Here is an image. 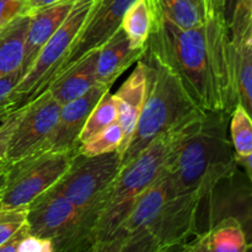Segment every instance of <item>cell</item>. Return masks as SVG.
Segmentation results:
<instances>
[{
  "label": "cell",
  "instance_id": "cell-9",
  "mask_svg": "<svg viewBox=\"0 0 252 252\" xmlns=\"http://www.w3.org/2000/svg\"><path fill=\"white\" fill-rule=\"evenodd\" d=\"M79 154V147L63 152L29 155L9 165H1L5 176L1 208L29 206L37 196L52 189L64 176Z\"/></svg>",
  "mask_w": 252,
  "mask_h": 252
},
{
  "label": "cell",
  "instance_id": "cell-36",
  "mask_svg": "<svg viewBox=\"0 0 252 252\" xmlns=\"http://www.w3.org/2000/svg\"><path fill=\"white\" fill-rule=\"evenodd\" d=\"M24 1H25V4H26V2H27V1H29V0H24Z\"/></svg>",
  "mask_w": 252,
  "mask_h": 252
},
{
  "label": "cell",
  "instance_id": "cell-15",
  "mask_svg": "<svg viewBox=\"0 0 252 252\" xmlns=\"http://www.w3.org/2000/svg\"><path fill=\"white\" fill-rule=\"evenodd\" d=\"M145 90H147L145 66L143 62L138 61L134 70L126 79L117 93L113 95L118 107L117 122L123 132L122 145L118 150L121 157L129 147L130 140H132L135 128H137L143 105H144Z\"/></svg>",
  "mask_w": 252,
  "mask_h": 252
},
{
  "label": "cell",
  "instance_id": "cell-18",
  "mask_svg": "<svg viewBox=\"0 0 252 252\" xmlns=\"http://www.w3.org/2000/svg\"><path fill=\"white\" fill-rule=\"evenodd\" d=\"M251 249L243 224L235 217H225L199 233L181 248L189 252H246Z\"/></svg>",
  "mask_w": 252,
  "mask_h": 252
},
{
  "label": "cell",
  "instance_id": "cell-19",
  "mask_svg": "<svg viewBox=\"0 0 252 252\" xmlns=\"http://www.w3.org/2000/svg\"><path fill=\"white\" fill-rule=\"evenodd\" d=\"M97 53L98 49L89 53L85 58L66 69L49 84L47 90L62 105L81 97L96 85Z\"/></svg>",
  "mask_w": 252,
  "mask_h": 252
},
{
  "label": "cell",
  "instance_id": "cell-12",
  "mask_svg": "<svg viewBox=\"0 0 252 252\" xmlns=\"http://www.w3.org/2000/svg\"><path fill=\"white\" fill-rule=\"evenodd\" d=\"M107 91L110 89L96 84L81 97L62 105L53 130L37 153L63 152L78 148L80 133L89 115Z\"/></svg>",
  "mask_w": 252,
  "mask_h": 252
},
{
  "label": "cell",
  "instance_id": "cell-7",
  "mask_svg": "<svg viewBox=\"0 0 252 252\" xmlns=\"http://www.w3.org/2000/svg\"><path fill=\"white\" fill-rule=\"evenodd\" d=\"M98 0H75L73 9L47 41L14 90L17 107H22L47 90L63 65L84 25Z\"/></svg>",
  "mask_w": 252,
  "mask_h": 252
},
{
  "label": "cell",
  "instance_id": "cell-25",
  "mask_svg": "<svg viewBox=\"0 0 252 252\" xmlns=\"http://www.w3.org/2000/svg\"><path fill=\"white\" fill-rule=\"evenodd\" d=\"M27 221V206L0 208V246L4 245Z\"/></svg>",
  "mask_w": 252,
  "mask_h": 252
},
{
  "label": "cell",
  "instance_id": "cell-14",
  "mask_svg": "<svg viewBox=\"0 0 252 252\" xmlns=\"http://www.w3.org/2000/svg\"><path fill=\"white\" fill-rule=\"evenodd\" d=\"M74 2L75 0H59L32 12H27L30 14V22L27 27L21 65L22 76L31 68L34 59L37 58L47 41L68 16L70 10L73 9Z\"/></svg>",
  "mask_w": 252,
  "mask_h": 252
},
{
  "label": "cell",
  "instance_id": "cell-16",
  "mask_svg": "<svg viewBox=\"0 0 252 252\" xmlns=\"http://www.w3.org/2000/svg\"><path fill=\"white\" fill-rule=\"evenodd\" d=\"M153 15L182 30L197 29L225 12L224 0H149Z\"/></svg>",
  "mask_w": 252,
  "mask_h": 252
},
{
  "label": "cell",
  "instance_id": "cell-33",
  "mask_svg": "<svg viewBox=\"0 0 252 252\" xmlns=\"http://www.w3.org/2000/svg\"><path fill=\"white\" fill-rule=\"evenodd\" d=\"M224 4H225V16L228 19L229 24L231 21V17H233L234 10H235L236 0H224Z\"/></svg>",
  "mask_w": 252,
  "mask_h": 252
},
{
  "label": "cell",
  "instance_id": "cell-29",
  "mask_svg": "<svg viewBox=\"0 0 252 252\" xmlns=\"http://www.w3.org/2000/svg\"><path fill=\"white\" fill-rule=\"evenodd\" d=\"M17 252H54L53 244L47 239L29 234L19 245Z\"/></svg>",
  "mask_w": 252,
  "mask_h": 252
},
{
  "label": "cell",
  "instance_id": "cell-3",
  "mask_svg": "<svg viewBox=\"0 0 252 252\" xmlns=\"http://www.w3.org/2000/svg\"><path fill=\"white\" fill-rule=\"evenodd\" d=\"M202 116L159 135L134 159L123 165L94 219L90 233V251L102 252L137 199L162 174L180 140Z\"/></svg>",
  "mask_w": 252,
  "mask_h": 252
},
{
  "label": "cell",
  "instance_id": "cell-35",
  "mask_svg": "<svg viewBox=\"0 0 252 252\" xmlns=\"http://www.w3.org/2000/svg\"><path fill=\"white\" fill-rule=\"evenodd\" d=\"M4 186H5V176L1 171H0V208H1V199L2 193H4Z\"/></svg>",
  "mask_w": 252,
  "mask_h": 252
},
{
  "label": "cell",
  "instance_id": "cell-1",
  "mask_svg": "<svg viewBox=\"0 0 252 252\" xmlns=\"http://www.w3.org/2000/svg\"><path fill=\"white\" fill-rule=\"evenodd\" d=\"M145 46L179 76L199 108L231 115L239 96L230 24L225 12L191 30L179 29L153 15Z\"/></svg>",
  "mask_w": 252,
  "mask_h": 252
},
{
  "label": "cell",
  "instance_id": "cell-5",
  "mask_svg": "<svg viewBox=\"0 0 252 252\" xmlns=\"http://www.w3.org/2000/svg\"><path fill=\"white\" fill-rule=\"evenodd\" d=\"M167 187L164 171L137 199L102 252L164 251Z\"/></svg>",
  "mask_w": 252,
  "mask_h": 252
},
{
  "label": "cell",
  "instance_id": "cell-34",
  "mask_svg": "<svg viewBox=\"0 0 252 252\" xmlns=\"http://www.w3.org/2000/svg\"><path fill=\"white\" fill-rule=\"evenodd\" d=\"M235 7H243V9L252 10V0H236Z\"/></svg>",
  "mask_w": 252,
  "mask_h": 252
},
{
  "label": "cell",
  "instance_id": "cell-2",
  "mask_svg": "<svg viewBox=\"0 0 252 252\" xmlns=\"http://www.w3.org/2000/svg\"><path fill=\"white\" fill-rule=\"evenodd\" d=\"M230 115L204 112L172 152L164 174L170 193L198 201L233 179L238 161L229 135Z\"/></svg>",
  "mask_w": 252,
  "mask_h": 252
},
{
  "label": "cell",
  "instance_id": "cell-20",
  "mask_svg": "<svg viewBox=\"0 0 252 252\" xmlns=\"http://www.w3.org/2000/svg\"><path fill=\"white\" fill-rule=\"evenodd\" d=\"M30 14L22 12L0 29V78L21 68Z\"/></svg>",
  "mask_w": 252,
  "mask_h": 252
},
{
  "label": "cell",
  "instance_id": "cell-4",
  "mask_svg": "<svg viewBox=\"0 0 252 252\" xmlns=\"http://www.w3.org/2000/svg\"><path fill=\"white\" fill-rule=\"evenodd\" d=\"M139 61L147 74L145 100L129 147L122 155L123 165L134 159L155 138L206 112L193 102L171 68L147 46Z\"/></svg>",
  "mask_w": 252,
  "mask_h": 252
},
{
  "label": "cell",
  "instance_id": "cell-13",
  "mask_svg": "<svg viewBox=\"0 0 252 252\" xmlns=\"http://www.w3.org/2000/svg\"><path fill=\"white\" fill-rule=\"evenodd\" d=\"M230 31L239 103L252 118V10L235 7Z\"/></svg>",
  "mask_w": 252,
  "mask_h": 252
},
{
  "label": "cell",
  "instance_id": "cell-27",
  "mask_svg": "<svg viewBox=\"0 0 252 252\" xmlns=\"http://www.w3.org/2000/svg\"><path fill=\"white\" fill-rule=\"evenodd\" d=\"M21 113L22 107H19L14 112L10 113L7 117H5L4 120L0 121V159L6 154L10 139H11L12 133H14L17 122L21 117Z\"/></svg>",
  "mask_w": 252,
  "mask_h": 252
},
{
  "label": "cell",
  "instance_id": "cell-22",
  "mask_svg": "<svg viewBox=\"0 0 252 252\" xmlns=\"http://www.w3.org/2000/svg\"><path fill=\"white\" fill-rule=\"evenodd\" d=\"M118 117V107L116 98L110 91L105 93V95L100 98L95 107L89 115L83 130L80 133V143L85 142L94 134L102 130L103 128L108 127L112 123L117 122Z\"/></svg>",
  "mask_w": 252,
  "mask_h": 252
},
{
  "label": "cell",
  "instance_id": "cell-10",
  "mask_svg": "<svg viewBox=\"0 0 252 252\" xmlns=\"http://www.w3.org/2000/svg\"><path fill=\"white\" fill-rule=\"evenodd\" d=\"M61 107L62 103L48 90L22 106L21 117L12 133L6 154L0 159V166L36 154L53 130Z\"/></svg>",
  "mask_w": 252,
  "mask_h": 252
},
{
  "label": "cell",
  "instance_id": "cell-31",
  "mask_svg": "<svg viewBox=\"0 0 252 252\" xmlns=\"http://www.w3.org/2000/svg\"><path fill=\"white\" fill-rule=\"evenodd\" d=\"M56 1H59V0H29L25 4V12H32L39 7L47 6V5L53 4Z\"/></svg>",
  "mask_w": 252,
  "mask_h": 252
},
{
  "label": "cell",
  "instance_id": "cell-28",
  "mask_svg": "<svg viewBox=\"0 0 252 252\" xmlns=\"http://www.w3.org/2000/svg\"><path fill=\"white\" fill-rule=\"evenodd\" d=\"M25 12L24 0H0V29Z\"/></svg>",
  "mask_w": 252,
  "mask_h": 252
},
{
  "label": "cell",
  "instance_id": "cell-11",
  "mask_svg": "<svg viewBox=\"0 0 252 252\" xmlns=\"http://www.w3.org/2000/svg\"><path fill=\"white\" fill-rule=\"evenodd\" d=\"M134 1L135 0H98L57 76L79 63L89 53L100 49L121 29L126 11Z\"/></svg>",
  "mask_w": 252,
  "mask_h": 252
},
{
  "label": "cell",
  "instance_id": "cell-26",
  "mask_svg": "<svg viewBox=\"0 0 252 252\" xmlns=\"http://www.w3.org/2000/svg\"><path fill=\"white\" fill-rule=\"evenodd\" d=\"M22 78L21 68L0 78V121L17 110L14 90Z\"/></svg>",
  "mask_w": 252,
  "mask_h": 252
},
{
  "label": "cell",
  "instance_id": "cell-23",
  "mask_svg": "<svg viewBox=\"0 0 252 252\" xmlns=\"http://www.w3.org/2000/svg\"><path fill=\"white\" fill-rule=\"evenodd\" d=\"M229 135L236 158L252 153V118L240 103L235 106L230 115Z\"/></svg>",
  "mask_w": 252,
  "mask_h": 252
},
{
  "label": "cell",
  "instance_id": "cell-17",
  "mask_svg": "<svg viewBox=\"0 0 252 252\" xmlns=\"http://www.w3.org/2000/svg\"><path fill=\"white\" fill-rule=\"evenodd\" d=\"M144 49L130 46L128 36L121 27L100 49L96 62V84L111 89L123 71L137 63Z\"/></svg>",
  "mask_w": 252,
  "mask_h": 252
},
{
  "label": "cell",
  "instance_id": "cell-24",
  "mask_svg": "<svg viewBox=\"0 0 252 252\" xmlns=\"http://www.w3.org/2000/svg\"><path fill=\"white\" fill-rule=\"evenodd\" d=\"M123 140V132L118 122L112 123L108 127L103 128L98 133L94 134L85 142L80 143L79 152L86 157L106 154V153L120 150Z\"/></svg>",
  "mask_w": 252,
  "mask_h": 252
},
{
  "label": "cell",
  "instance_id": "cell-8",
  "mask_svg": "<svg viewBox=\"0 0 252 252\" xmlns=\"http://www.w3.org/2000/svg\"><path fill=\"white\" fill-rule=\"evenodd\" d=\"M31 235L47 239L54 252L90 251V234L83 214L54 187L27 206Z\"/></svg>",
  "mask_w": 252,
  "mask_h": 252
},
{
  "label": "cell",
  "instance_id": "cell-6",
  "mask_svg": "<svg viewBox=\"0 0 252 252\" xmlns=\"http://www.w3.org/2000/svg\"><path fill=\"white\" fill-rule=\"evenodd\" d=\"M122 167V157L117 150L95 157H86L79 152L68 171L53 186L83 214L89 234Z\"/></svg>",
  "mask_w": 252,
  "mask_h": 252
},
{
  "label": "cell",
  "instance_id": "cell-21",
  "mask_svg": "<svg viewBox=\"0 0 252 252\" xmlns=\"http://www.w3.org/2000/svg\"><path fill=\"white\" fill-rule=\"evenodd\" d=\"M121 27L135 49H144L153 27V11L149 0H135L122 19Z\"/></svg>",
  "mask_w": 252,
  "mask_h": 252
},
{
  "label": "cell",
  "instance_id": "cell-30",
  "mask_svg": "<svg viewBox=\"0 0 252 252\" xmlns=\"http://www.w3.org/2000/svg\"><path fill=\"white\" fill-rule=\"evenodd\" d=\"M30 234L29 225H27V221L25 225H22L6 243L2 246H0V252H17V249H19V245L21 244V241L26 238Z\"/></svg>",
  "mask_w": 252,
  "mask_h": 252
},
{
  "label": "cell",
  "instance_id": "cell-32",
  "mask_svg": "<svg viewBox=\"0 0 252 252\" xmlns=\"http://www.w3.org/2000/svg\"><path fill=\"white\" fill-rule=\"evenodd\" d=\"M236 161H238V165L244 167L246 175H248L249 180H250V184L252 186V153L249 155L243 158H236Z\"/></svg>",
  "mask_w": 252,
  "mask_h": 252
}]
</instances>
